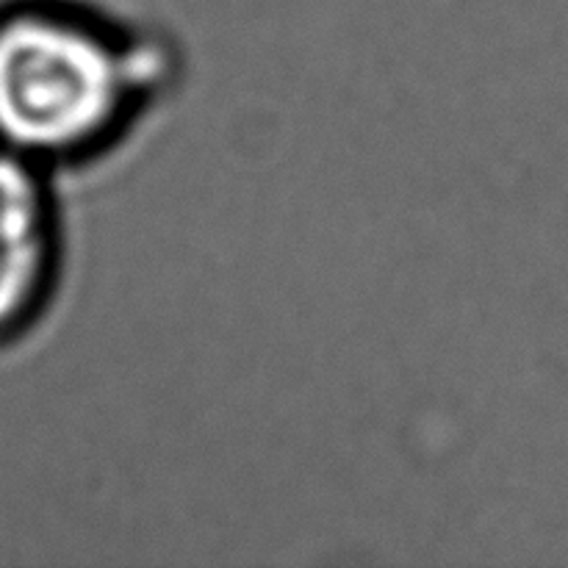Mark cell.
<instances>
[{"label":"cell","mask_w":568,"mask_h":568,"mask_svg":"<svg viewBox=\"0 0 568 568\" xmlns=\"http://www.w3.org/2000/svg\"><path fill=\"white\" fill-rule=\"evenodd\" d=\"M178 78L175 42L105 6L0 3V148L53 175L116 153Z\"/></svg>","instance_id":"cell-1"},{"label":"cell","mask_w":568,"mask_h":568,"mask_svg":"<svg viewBox=\"0 0 568 568\" xmlns=\"http://www.w3.org/2000/svg\"><path fill=\"white\" fill-rule=\"evenodd\" d=\"M64 266L53 172L0 148V344L37 325Z\"/></svg>","instance_id":"cell-2"}]
</instances>
